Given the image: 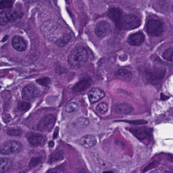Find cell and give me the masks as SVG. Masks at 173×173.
Masks as SVG:
<instances>
[{
	"label": "cell",
	"instance_id": "obj_1",
	"mask_svg": "<svg viewBox=\"0 0 173 173\" xmlns=\"http://www.w3.org/2000/svg\"><path fill=\"white\" fill-rule=\"evenodd\" d=\"M88 58V53L84 47H76L73 49L69 55L68 65L72 69H78L84 66Z\"/></svg>",
	"mask_w": 173,
	"mask_h": 173
},
{
	"label": "cell",
	"instance_id": "obj_2",
	"mask_svg": "<svg viewBox=\"0 0 173 173\" xmlns=\"http://www.w3.org/2000/svg\"><path fill=\"white\" fill-rule=\"evenodd\" d=\"M23 146L18 141L9 140L3 143L1 146L0 152L2 155H10L16 154L20 152Z\"/></svg>",
	"mask_w": 173,
	"mask_h": 173
},
{
	"label": "cell",
	"instance_id": "obj_3",
	"mask_svg": "<svg viewBox=\"0 0 173 173\" xmlns=\"http://www.w3.org/2000/svg\"><path fill=\"white\" fill-rule=\"evenodd\" d=\"M141 20L137 16L129 14L123 16L122 19L120 28L124 30H133L140 26Z\"/></svg>",
	"mask_w": 173,
	"mask_h": 173
},
{
	"label": "cell",
	"instance_id": "obj_4",
	"mask_svg": "<svg viewBox=\"0 0 173 173\" xmlns=\"http://www.w3.org/2000/svg\"><path fill=\"white\" fill-rule=\"evenodd\" d=\"M56 122V117L53 114H49L43 117L38 122L37 128L38 131L49 132L53 127Z\"/></svg>",
	"mask_w": 173,
	"mask_h": 173
},
{
	"label": "cell",
	"instance_id": "obj_5",
	"mask_svg": "<svg viewBox=\"0 0 173 173\" xmlns=\"http://www.w3.org/2000/svg\"><path fill=\"white\" fill-rule=\"evenodd\" d=\"M146 28L148 33L152 36L161 35L164 31V24L158 19H151L147 24Z\"/></svg>",
	"mask_w": 173,
	"mask_h": 173
},
{
	"label": "cell",
	"instance_id": "obj_6",
	"mask_svg": "<svg viewBox=\"0 0 173 173\" xmlns=\"http://www.w3.org/2000/svg\"><path fill=\"white\" fill-rule=\"evenodd\" d=\"M40 92V90L35 85L28 84L23 88L22 97L25 101H30L39 96Z\"/></svg>",
	"mask_w": 173,
	"mask_h": 173
},
{
	"label": "cell",
	"instance_id": "obj_7",
	"mask_svg": "<svg viewBox=\"0 0 173 173\" xmlns=\"http://www.w3.org/2000/svg\"><path fill=\"white\" fill-rule=\"evenodd\" d=\"M28 140L30 144L34 147H39L44 145L47 139L40 133H31L28 137Z\"/></svg>",
	"mask_w": 173,
	"mask_h": 173
},
{
	"label": "cell",
	"instance_id": "obj_8",
	"mask_svg": "<svg viewBox=\"0 0 173 173\" xmlns=\"http://www.w3.org/2000/svg\"><path fill=\"white\" fill-rule=\"evenodd\" d=\"M110 30V24L106 21H101L96 24L94 31L98 37L104 38L107 35Z\"/></svg>",
	"mask_w": 173,
	"mask_h": 173
},
{
	"label": "cell",
	"instance_id": "obj_9",
	"mask_svg": "<svg viewBox=\"0 0 173 173\" xmlns=\"http://www.w3.org/2000/svg\"><path fill=\"white\" fill-rule=\"evenodd\" d=\"M108 16L117 26L120 27L122 19L123 17L120 9L116 7L111 8L108 12Z\"/></svg>",
	"mask_w": 173,
	"mask_h": 173
},
{
	"label": "cell",
	"instance_id": "obj_10",
	"mask_svg": "<svg viewBox=\"0 0 173 173\" xmlns=\"http://www.w3.org/2000/svg\"><path fill=\"white\" fill-rule=\"evenodd\" d=\"M88 96L90 103H96L105 96V92L100 88L94 87L88 92Z\"/></svg>",
	"mask_w": 173,
	"mask_h": 173
},
{
	"label": "cell",
	"instance_id": "obj_11",
	"mask_svg": "<svg viewBox=\"0 0 173 173\" xmlns=\"http://www.w3.org/2000/svg\"><path fill=\"white\" fill-rule=\"evenodd\" d=\"M92 82V79L90 77H85L75 85L73 88V91L74 92H79L86 90L90 86Z\"/></svg>",
	"mask_w": 173,
	"mask_h": 173
},
{
	"label": "cell",
	"instance_id": "obj_12",
	"mask_svg": "<svg viewBox=\"0 0 173 173\" xmlns=\"http://www.w3.org/2000/svg\"><path fill=\"white\" fill-rule=\"evenodd\" d=\"M136 138L140 140H143L148 134L147 129L143 126H133L129 129Z\"/></svg>",
	"mask_w": 173,
	"mask_h": 173
},
{
	"label": "cell",
	"instance_id": "obj_13",
	"mask_svg": "<svg viewBox=\"0 0 173 173\" xmlns=\"http://www.w3.org/2000/svg\"><path fill=\"white\" fill-rule=\"evenodd\" d=\"M12 45L18 52H24L27 48V43L22 38L19 36H15L12 40Z\"/></svg>",
	"mask_w": 173,
	"mask_h": 173
},
{
	"label": "cell",
	"instance_id": "obj_14",
	"mask_svg": "<svg viewBox=\"0 0 173 173\" xmlns=\"http://www.w3.org/2000/svg\"><path fill=\"white\" fill-rule=\"evenodd\" d=\"M144 36L141 32L134 33L130 36L128 39L129 44L133 46H139L144 41Z\"/></svg>",
	"mask_w": 173,
	"mask_h": 173
},
{
	"label": "cell",
	"instance_id": "obj_15",
	"mask_svg": "<svg viewBox=\"0 0 173 173\" xmlns=\"http://www.w3.org/2000/svg\"><path fill=\"white\" fill-rule=\"evenodd\" d=\"M133 108L132 106L127 103H121L117 105L115 111V112L120 114H128L133 112Z\"/></svg>",
	"mask_w": 173,
	"mask_h": 173
},
{
	"label": "cell",
	"instance_id": "obj_16",
	"mask_svg": "<svg viewBox=\"0 0 173 173\" xmlns=\"http://www.w3.org/2000/svg\"><path fill=\"white\" fill-rule=\"evenodd\" d=\"M80 141L81 145L87 148H90L94 147L96 143V140L94 136L90 135H85L83 137Z\"/></svg>",
	"mask_w": 173,
	"mask_h": 173
},
{
	"label": "cell",
	"instance_id": "obj_17",
	"mask_svg": "<svg viewBox=\"0 0 173 173\" xmlns=\"http://www.w3.org/2000/svg\"><path fill=\"white\" fill-rule=\"evenodd\" d=\"M0 160V173H6L11 168L12 160L6 157L1 158Z\"/></svg>",
	"mask_w": 173,
	"mask_h": 173
},
{
	"label": "cell",
	"instance_id": "obj_18",
	"mask_svg": "<svg viewBox=\"0 0 173 173\" xmlns=\"http://www.w3.org/2000/svg\"><path fill=\"white\" fill-rule=\"evenodd\" d=\"M164 74L165 73L164 71H161V70L159 71L157 70L155 71L152 72L147 73V78L150 81L156 82V81H159L161 78L163 77Z\"/></svg>",
	"mask_w": 173,
	"mask_h": 173
},
{
	"label": "cell",
	"instance_id": "obj_19",
	"mask_svg": "<svg viewBox=\"0 0 173 173\" xmlns=\"http://www.w3.org/2000/svg\"><path fill=\"white\" fill-rule=\"evenodd\" d=\"M64 158V154L63 151L59 150L58 151L52 153L50 157L48 162L49 164H53L57 162L61 161Z\"/></svg>",
	"mask_w": 173,
	"mask_h": 173
},
{
	"label": "cell",
	"instance_id": "obj_20",
	"mask_svg": "<svg viewBox=\"0 0 173 173\" xmlns=\"http://www.w3.org/2000/svg\"><path fill=\"white\" fill-rule=\"evenodd\" d=\"M115 75L120 79L129 81L132 78V73L131 71L126 69H121L116 73Z\"/></svg>",
	"mask_w": 173,
	"mask_h": 173
},
{
	"label": "cell",
	"instance_id": "obj_21",
	"mask_svg": "<svg viewBox=\"0 0 173 173\" xmlns=\"http://www.w3.org/2000/svg\"><path fill=\"white\" fill-rule=\"evenodd\" d=\"M71 36L69 34H65L61 36L59 39L56 40V44L60 47H63L65 45L68 43V42L70 40Z\"/></svg>",
	"mask_w": 173,
	"mask_h": 173
},
{
	"label": "cell",
	"instance_id": "obj_22",
	"mask_svg": "<svg viewBox=\"0 0 173 173\" xmlns=\"http://www.w3.org/2000/svg\"><path fill=\"white\" fill-rule=\"evenodd\" d=\"M164 59L167 61H173V48H168L162 54Z\"/></svg>",
	"mask_w": 173,
	"mask_h": 173
},
{
	"label": "cell",
	"instance_id": "obj_23",
	"mask_svg": "<svg viewBox=\"0 0 173 173\" xmlns=\"http://www.w3.org/2000/svg\"><path fill=\"white\" fill-rule=\"evenodd\" d=\"M96 111L101 114L105 113L108 109V106L107 104L105 102H101L98 104L96 107Z\"/></svg>",
	"mask_w": 173,
	"mask_h": 173
},
{
	"label": "cell",
	"instance_id": "obj_24",
	"mask_svg": "<svg viewBox=\"0 0 173 173\" xmlns=\"http://www.w3.org/2000/svg\"><path fill=\"white\" fill-rule=\"evenodd\" d=\"M30 105L29 103L24 101L19 102L18 104L17 108L21 112H26L30 108Z\"/></svg>",
	"mask_w": 173,
	"mask_h": 173
},
{
	"label": "cell",
	"instance_id": "obj_25",
	"mask_svg": "<svg viewBox=\"0 0 173 173\" xmlns=\"http://www.w3.org/2000/svg\"><path fill=\"white\" fill-rule=\"evenodd\" d=\"M79 108V106L77 103L72 102V103L69 104L67 106L66 108V111L67 112H74L78 110Z\"/></svg>",
	"mask_w": 173,
	"mask_h": 173
},
{
	"label": "cell",
	"instance_id": "obj_26",
	"mask_svg": "<svg viewBox=\"0 0 173 173\" xmlns=\"http://www.w3.org/2000/svg\"><path fill=\"white\" fill-rule=\"evenodd\" d=\"M7 12L2 11L0 13V24L2 25H5L9 21Z\"/></svg>",
	"mask_w": 173,
	"mask_h": 173
},
{
	"label": "cell",
	"instance_id": "obj_27",
	"mask_svg": "<svg viewBox=\"0 0 173 173\" xmlns=\"http://www.w3.org/2000/svg\"><path fill=\"white\" fill-rule=\"evenodd\" d=\"M36 82H37L38 83L41 85L42 86H47L50 83L51 80L49 77H43L38 79L36 80Z\"/></svg>",
	"mask_w": 173,
	"mask_h": 173
},
{
	"label": "cell",
	"instance_id": "obj_28",
	"mask_svg": "<svg viewBox=\"0 0 173 173\" xmlns=\"http://www.w3.org/2000/svg\"><path fill=\"white\" fill-rule=\"evenodd\" d=\"M23 131L20 129H12L7 131V134L10 136L19 137L22 135Z\"/></svg>",
	"mask_w": 173,
	"mask_h": 173
},
{
	"label": "cell",
	"instance_id": "obj_29",
	"mask_svg": "<svg viewBox=\"0 0 173 173\" xmlns=\"http://www.w3.org/2000/svg\"><path fill=\"white\" fill-rule=\"evenodd\" d=\"M13 5L12 1H1L0 2V8L1 9L11 8Z\"/></svg>",
	"mask_w": 173,
	"mask_h": 173
},
{
	"label": "cell",
	"instance_id": "obj_30",
	"mask_svg": "<svg viewBox=\"0 0 173 173\" xmlns=\"http://www.w3.org/2000/svg\"><path fill=\"white\" fill-rule=\"evenodd\" d=\"M41 160H42V159L40 157H33L29 162V166L30 168H33L34 166H36L37 164H40Z\"/></svg>",
	"mask_w": 173,
	"mask_h": 173
},
{
	"label": "cell",
	"instance_id": "obj_31",
	"mask_svg": "<svg viewBox=\"0 0 173 173\" xmlns=\"http://www.w3.org/2000/svg\"><path fill=\"white\" fill-rule=\"evenodd\" d=\"M122 121L127 122L129 124H135V125H142L147 124V121L145 120H123Z\"/></svg>",
	"mask_w": 173,
	"mask_h": 173
},
{
	"label": "cell",
	"instance_id": "obj_32",
	"mask_svg": "<svg viewBox=\"0 0 173 173\" xmlns=\"http://www.w3.org/2000/svg\"><path fill=\"white\" fill-rule=\"evenodd\" d=\"M77 121L78 124L82 126H86L89 123V120L85 117H80L78 119Z\"/></svg>",
	"mask_w": 173,
	"mask_h": 173
},
{
	"label": "cell",
	"instance_id": "obj_33",
	"mask_svg": "<svg viewBox=\"0 0 173 173\" xmlns=\"http://www.w3.org/2000/svg\"><path fill=\"white\" fill-rule=\"evenodd\" d=\"M7 13L8 18L9 19L10 21L15 19L17 18V17H18V14H17V11H14L11 10V11H8Z\"/></svg>",
	"mask_w": 173,
	"mask_h": 173
},
{
	"label": "cell",
	"instance_id": "obj_34",
	"mask_svg": "<svg viewBox=\"0 0 173 173\" xmlns=\"http://www.w3.org/2000/svg\"><path fill=\"white\" fill-rule=\"evenodd\" d=\"M156 164L154 161V162H153L152 163L149 164L147 166H146L145 168H144V172H146V171H148V170H149L151 169V168H154L156 166Z\"/></svg>",
	"mask_w": 173,
	"mask_h": 173
},
{
	"label": "cell",
	"instance_id": "obj_35",
	"mask_svg": "<svg viewBox=\"0 0 173 173\" xmlns=\"http://www.w3.org/2000/svg\"><path fill=\"white\" fill-rule=\"evenodd\" d=\"M59 127H56V129H55V130H54V139H56V138H57V137H58V136H59Z\"/></svg>",
	"mask_w": 173,
	"mask_h": 173
},
{
	"label": "cell",
	"instance_id": "obj_36",
	"mask_svg": "<svg viewBox=\"0 0 173 173\" xmlns=\"http://www.w3.org/2000/svg\"><path fill=\"white\" fill-rule=\"evenodd\" d=\"M3 120H4V121L5 122H9L11 120V117L10 116H8V115H7V116H4V117H3Z\"/></svg>",
	"mask_w": 173,
	"mask_h": 173
},
{
	"label": "cell",
	"instance_id": "obj_37",
	"mask_svg": "<svg viewBox=\"0 0 173 173\" xmlns=\"http://www.w3.org/2000/svg\"><path fill=\"white\" fill-rule=\"evenodd\" d=\"M54 146V142L53 141H50L49 143H48V146H49V147H53Z\"/></svg>",
	"mask_w": 173,
	"mask_h": 173
},
{
	"label": "cell",
	"instance_id": "obj_38",
	"mask_svg": "<svg viewBox=\"0 0 173 173\" xmlns=\"http://www.w3.org/2000/svg\"><path fill=\"white\" fill-rule=\"evenodd\" d=\"M168 159L169 160V161H171V162L173 163V155L169 156Z\"/></svg>",
	"mask_w": 173,
	"mask_h": 173
},
{
	"label": "cell",
	"instance_id": "obj_39",
	"mask_svg": "<svg viewBox=\"0 0 173 173\" xmlns=\"http://www.w3.org/2000/svg\"><path fill=\"white\" fill-rule=\"evenodd\" d=\"M103 173H113L112 171H104Z\"/></svg>",
	"mask_w": 173,
	"mask_h": 173
},
{
	"label": "cell",
	"instance_id": "obj_40",
	"mask_svg": "<svg viewBox=\"0 0 173 173\" xmlns=\"http://www.w3.org/2000/svg\"><path fill=\"white\" fill-rule=\"evenodd\" d=\"M7 38H8V36H5V37L3 38V39L2 40V41H5L6 40H7Z\"/></svg>",
	"mask_w": 173,
	"mask_h": 173
},
{
	"label": "cell",
	"instance_id": "obj_41",
	"mask_svg": "<svg viewBox=\"0 0 173 173\" xmlns=\"http://www.w3.org/2000/svg\"><path fill=\"white\" fill-rule=\"evenodd\" d=\"M172 10H173V6H172Z\"/></svg>",
	"mask_w": 173,
	"mask_h": 173
},
{
	"label": "cell",
	"instance_id": "obj_42",
	"mask_svg": "<svg viewBox=\"0 0 173 173\" xmlns=\"http://www.w3.org/2000/svg\"></svg>",
	"mask_w": 173,
	"mask_h": 173
}]
</instances>
